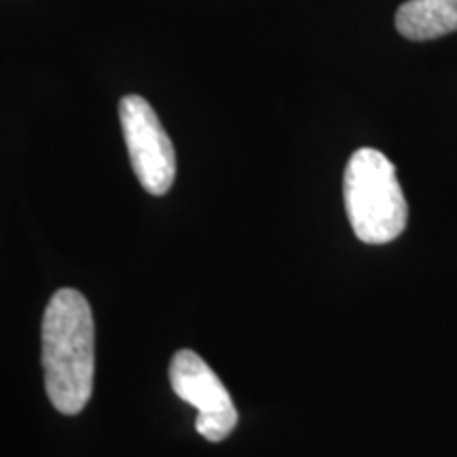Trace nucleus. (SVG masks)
<instances>
[{"label":"nucleus","instance_id":"nucleus-5","mask_svg":"<svg viewBox=\"0 0 457 457\" xmlns=\"http://www.w3.org/2000/svg\"><path fill=\"white\" fill-rule=\"evenodd\" d=\"M396 30L409 41H432L457 30V0H407L396 13Z\"/></svg>","mask_w":457,"mask_h":457},{"label":"nucleus","instance_id":"nucleus-2","mask_svg":"<svg viewBox=\"0 0 457 457\" xmlns=\"http://www.w3.org/2000/svg\"><path fill=\"white\" fill-rule=\"evenodd\" d=\"M345 212L356 237L364 244H387L404 231L407 199L396 168L377 148H358L343 174Z\"/></svg>","mask_w":457,"mask_h":457},{"label":"nucleus","instance_id":"nucleus-3","mask_svg":"<svg viewBox=\"0 0 457 457\" xmlns=\"http://www.w3.org/2000/svg\"><path fill=\"white\" fill-rule=\"evenodd\" d=\"M119 119L129 162L151 195H165L176 179V153L157 112L140 96H125Z\"/></svg>","mask_w":457,"mask_h":457},{"label":"nucleus","instance_id":"nucleus-1","mask_svg":"<svg viewBox=\"0 0 457 457\" xmlns=\"http://www.w3.org/2000/svg\"><path fill=\"white\" fill-rule=\"evenodd\" d=\"M43 370L47 396L62 415H79L94 392L96 324L74 288L54 293L43 316Z\"/></svg>","mask_w":457,"mask_h":457},{"label":"nucleus","instance_id":"nucleus-4","mask_svg":"<svg viewBox=\"0 0 457 457\" xmlns=\"http://www.w3.org/2000/svg\"><path fill=\"white\" fill-rule=\"evenodd\" d=\"M170 384L176 396L197 409L195 428L205 441L220 443L236 430L237 409L219 375L193 350H180L170 362Z\"/></svg>","mask_w":457,"mask_h":457}]
</instances>
